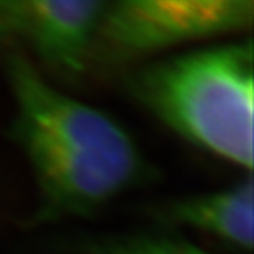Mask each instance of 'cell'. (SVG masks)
<instances>
[{"label":"cell","mask_w":254,"mask_h":254,"mask_svg":"<svg viewBox=\"0 0 254 254\" xmlns=\"http://www.w3.org/2000/svg\"><path fill=\"white\" fill-rule=\"evenodd\" d=\"M132 93L160 123L246 172L254 159L253 43H225L164 60L132 78Z\"/></svg>","instance_id":"6da1fadb"},{"label":"cell","mask_w":254,"mask_h":254,"mask_svg":"<svg viewBox=\"0 0 254 254\" xmlns=\"http://www.w3.org/2000/svg\"><path fill=\"white\" fill-rule=\"evenodd\" d=\"M3 66L15 111V144L40 142L144 170L135 142L111 116L57 89L23 53L10 52Z\"/></svg>","instance_id":"7a4b0ae2"},{"label":"cell","mask_w":254,"mask_h":254,"mask_svg":"<svg viewBox=\"0 0 254 254\" xmlns=\"http://www.w3.org/2000/svg\"><path fill=\"white\" fill-rule=\"evenodd\" d=\"M253 0H119L106 3L98 38L119 58H139L251 28Z\"/></svg>","instance_id":"3957f363"},{"label":"cell","mask_w":254,"mask_h":254,"mask_svg":"<svg viewBox=\"0 0 254 254\" xmlns=\"http://www.w3.org/2000/svg\"><path fill=\"white\" fill-rule=\"evenodd\" d=\"M106 0H0V45L28 50L40 63L81 73L93 52Z\"/></svg>","instance_id":"277c9868"},{"label":"cell","mask_w":254,"mask_h":254,"mask_svg":"<svg viewBox=\"0 0 254 254\" xmlns=\"http://www.w3.org/2000/svg\"><path fill=\"white\" fill-rule=\"evenodd\" d=\"M17 145L37 185L35 220L38 223L91 215L135 185L144 174V170L40 142H20Z\"/></svg>","instance_id":"5b68a950"},{"label":"cell","mask_w":254,"mask_h":254,"mask_svg":"<svg viewBox=\"0 0 254 254\" xmlns=\"http://www.w3.org/2000/svg\"><path fill=\"white\" fill-rule=\"evenodd\" d=\"M172 225L251 251L254 245V185L251 177L221 190L191 195L165 210Z\"/></svg>","instance_id":"8992f818"},{"label":"cell","mask_w":254,"mask_h":254,"mask_svg":"<svg viewBox=\"0 0 254 254\" xmlns=\"http://www.w3.org/2000/svg\"><path fill=\"white\" fill-rule=\"evenodd\" d=\"M91 254H211L189 241L162 235L106 238L89 246Z\"/></svg>","instance_id":"52a82bcc"}]
</instances>
